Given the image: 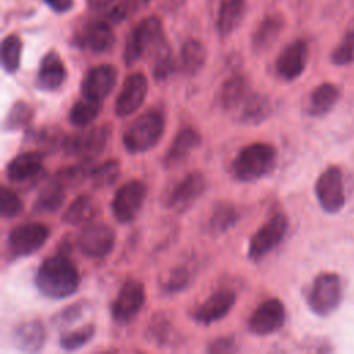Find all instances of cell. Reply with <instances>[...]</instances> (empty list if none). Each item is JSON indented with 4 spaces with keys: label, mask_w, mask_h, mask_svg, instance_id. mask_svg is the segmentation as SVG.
I'll return each instance as SVG.
<instances>
[{
    "label": "cell",
    "mask_w": 354,
    "mask_h": 354,
    "mask_svg": "<svg viewBox=\"0 0 354 354\" xmlns=\"http://www.w3.org/2000/svg\"><path fill=\"white\" fill-rule=\"evenodd\" d=\"M35 116L33 108L24 100L15 101L7 112V116L3 123L4 131H18L29 126Z\"/></svg>",
    "instance_id": "37"
},
{
    "label": "cell",
    "mask_w": 354,
    "mask_h": 354,
    "mask_svg": "<svg viewBox=\"0 0 354 354\" xmlns=\"http://www.w3.org/2000/svg\"><path fill=\"white\" fill-rule=\"evenodd\" d=\"M65 194L66 188L55 178H51L37 194L32 209L36 213H55L64 205Z\"/></svg>",
    "instance_id": "31"
},
{
    "label": "cell",
    "mask_w": 354,
    "mask_h": 354,
    "mask_svg": "<svg viewBox=\"0 0 354 354\" xmlns=\"http://www.w3.org/2000/svg\"><path fill=\"white\" fill-rule=\"evenodd\" d=\"M118 82V69L111 64L90 68L82 80V95L102 101L112 93Z\"/></svg>",
    "instance_id": "17"
},
{
    "label": "cell",
    "mask_w": 354,
    "mask_h": 354,
    "mask_svg": "<svg viewBox=\"0 0 354 354\" xmlns=\"http://www.w3.org/2000/svg\"><path fill=\"white\" fill-rule=\"evenodd\" d=\"M202 142V137L194 127L181 129L173 141L170 142L167 151L165 152L162 165L165 169H173L181 165Z\"/></svg>",
    "instance_id": "21"
},
{
    "label": "cell",
    "mask_w": 354,
    "mask_h": 354,
    "mask_svg": "<svg viewBox=\"0 0 354 354\" xmlns=\"http://www.w3.org/2000/svg\"><path fill=\"white\" fill-rule=\"evenodd\" d=\"M111 131L112 129L108 124H101L86 133L65 136L61 151L66 156H80V159L94 162V159L106 148L112 134Z\"/></svg>",
    "instance_id": "6"
},
{
    "label": "cell",
    "mask_w": 354,
    "mask_h": 354,
    "mask_svg": "<svg viewBox=\"0 0 354 354\" xmlns=\"http://www.w3.org/2000/svg\"><path fill=\"white\" fill-rule=\"evenodd\" d=\"M55 12H66L72 8L73 0H43Z\"/></svg>",
    "instance_id": "48"
},
{
    "label": "cell",
    "mask_w": 354,
    "mask_h": 354,
    "mask_svg": "<svg viewBox=\"0 0 354 354\" xmlns=\"http://www.w3.org/2000/svg\"><path fill=\"white\" fill-rule=\"evenodd\" d=\"M241 217L238 207L228 201H217L209 217V230L213 234H224L232 228Z\"/></svg>",
    "instance_id": "32"
},
{
    "label": "cell",
    "mask_w": 354,
    "mask_h": 354,
    "mask_svg": "<svg viewBox=\"0 0 354 354\" xmlns=\"http://www.w3.org/2000/svg\"><path fill=\"white\" fill-rule=\"evenodd\" d=\"M236 303V295L230 288L214 290L205 301L198 304L189 313L191 318L201 325H212L230 314Z\"/></svg>",
    "instance_id": "14"
},
{
    "label": "cell",
    "mask_w": 354,
    "mask_h": 354,
    "mask_svg": "<svg viewBox=\"0 0 354 354\" xmlns=\"http://www.w3.org/2000/svg\"><path fill=\"white\" fill-rule=\"evenodd\" d=\"M44 152L26 151L14 156L7 167L6 177L11 183H25L36 178L43 171Z\"/></svg>",
    "instance_id": "22"
},
{
    "label": "cell",
    "mask_w": 354,
    "mask_h": 354,
    "mask_svg": "<svg viewBox=\"0 0 354 354\" xmlns=\"http://www.w3.org/2000/svg\"><path fill=\"white\" fill-rule=\"evenodd\" d=\"M206 178L205 176L195 170L185 174L167 194L166 196V206L167 209L183 213L188 210L196 199L205 192L206 189Z\"/></svg>",
    "instance_id": "15"
},
{
    "label": "cell",
    "mask_w": 354,
    "mask_h": 354,
    "mask_svg": "<svg viewBox=\"0 0 354 354\" xmlns=\"http://www.w3.org/2000/svg\"><path fill=\"white\" fill-rule=\"evenodd\" d=\"M165 40L162 22L156 17L141 19L129 33L126 39L123 59L127 66L134 65L144 54L151 53Z\"/></svg>",
    "instance_id": "4"
},
{
    "label": "cell",
    "mask_w": 354,
    "mask_h": 354,
    "mask_svg": "<svg viewBox=\"0 0 354 354\" xmlns=\"http://www.w3.org/2000/svg\"><path fill=\"white\" fill-rule=\"evenodd\" d=\"M339 88L330 83H322L317 86L308 98L307 112L311 116H322L328 113L337 102Z\"/></svg>",
    "instance_id": "34"
},
{
    "label": "cell",
    "mask_w": 354,
    "mask_h": 354,
    "mask_svg": "<svg viewBox=\"0 0 354 354\" xmlns=\"http://www.w3.org/2000/svg\"><path fill=\"white\" fill-rule=\"evenodd\" d=\"M22 41L17 35H8L1 41V66L7 73H15L21 62Z\"/></svg>",
    "instance_id": "41"
},
{
    "label": "cell",
    "mask_w": 354,
    "mask_h": 354,
    "mask_svg": "<svg viewBox=\"0 0 354 354\" xmlns=\"http://www.w3.org/2000/svg\"><path fill=\"white\" fill-rule=\"evenodd\" d=\"M32 140H35L39 145H43L47 151L61 149L64 141V131L57 126H46L37 130L30 131Z\"/></svg>",
    "instance_id": "43"
},
{
    "label": "cell",
    "mask_w": 354,
    "mask_h": 354,
    "mask_svg": "<svg viewBox=\"0 0 354 354\" xmlns=\"http://www.w3.org/2000/svg\"><path fill=\"white\" fill-rule=\"evenodd\" d=\"M102 104H104L102 101L91 100L82 95V98L77 100L69 111V115H68L69 123L76 127H86L91 124L101 113Z\"/></svg>",
    "instance_id": "35"
},
{
    "label": "cell",
    "mask_w": 354,
    "mask_h": 354,
    "mask_svg": "<svg viewBox=\"0 0 354 354\" xmlns=\"http://www.w3.org/2000/svg\"><path fill=\"white\" fill-rule=\"evenodd\" d=\"M271 100L264 94L250 91L239 106L238 120L248 126H259L271 116Z\"/></svg>",
    "instance_id": "24"
},
{
    "label": "cell",
    "mask_w": 354,
    "mask_h": 354,
    "mask_svg": "<svg viewBox=\"0 0 354 354\" xmlns=\"http://www.w3.org/2000/svg\"><path fill=\"white\" fill-rule=\"evenodd\" d=\"M95 336V325L86 324L73 330H62L58 344L65 351H76L84 347Z\"/></svg>",
    "instance_id": "38"
},
{
    "label": "cell",
    "mask_w": 354,
    "mask_h": 354,
    "mask_svg": "<svg viewBox=\"0 0 354 354\" xmlns=\"http://www.w3.org/2000/svg\"><path fill=\"white\" fill-rule=\"evenodd\" d=\"M206 351L210 354H224V353H235L238 351V343L235 340V336L227 335V336H220L214 340H212Z\"/></svg>",
    "instance_id": "46"
},
{
    "label": "cell",
    "mask_w": 354,
    "mask_h": 354,
    "mask_svg": "<svg viewBox=\"0 0 354 354\" xmlns=\"http://www.w3.org/2000/svg\"><path fill=\"white\" fill-rule=\"evenodd\" d=\"M207 51L203 43L196 39H188L184 41L180 50L181 69L187 76H195L206 64Z\"/></svg>",
    "instance_id": "33"
},
{
    "label": "cell",
    "mask_w": 354,
    "mask_h": 354,
    "mask_svg": "<svg viewBox=\"0 0 354 354\" xmlns=\"http://www.w3.org/2000/svg\"><path fill=\"white\" fill-rule=\"evenodd\" d=\"M342 301V283L339 275L322 272L315 277L307 293V304L319 317L329 315Z\"/></svg>",
    "instance_id": "7"
},
{
    "label": "cell",
    "mask_w": 354,
    "mask_h": 354,
    "mask_svg": "<svg viewBox=\"0 0 354 354\" xmlns=\"http://www.w3.org/2000/svg\"><path fill=\"white\" fill-rule=\"evenodd\" d=\"M277 149L267 142L243 147L231 162V176L241 183H254L275 169Z\"/></svg>",
    "instance_id": "2"
},
{
    "label": "cell",
    "mask_w": 354,
    "mask_h": 354,
    "mask_svg": "<svg viewBox=\"0 0 354 354\" xmlns=\"http://www.w3.org/2000/svg\"><path fill=\"white\" fill-rule=\"evenodd\" d=\"M145 304V288L142 282L129 278L120 286L111 303V317L119 325H127L140 314Z\"/></svg>",
    "instance_id": "10"
},
{
    "label": "cell",
    "mask_w": 354,
    "mask_h": 354,
    "mask_svg": "<svg viewBox=\"0 0 354 354\" xmlns=\"http://www.w3.org/2000/svg\"><path fill=\"white\" fill-rule=\"evenodd\" d=\"M66 77L68 71L59 54L57 51H48L39 64L35 86L40 91H55L65 83Z\"/></svg>",
    "instance_id": "20"
},
{
    "label": "cell",
    "mask_w": 354,
    "mask_h": 354,
    "mask_svg": "<svg viewBox=\"0 0 354 354\" xmlns=\"http://www.w3.org/2000/svg\"><path fill=\"white\" fill-rule=\"evenodd\" d=\"M148 194L145 183L141 180H130L124 183L113 195L111 210L115 220L120 224L133 223L142 210Z\"/></svg>",
    "instance_id": "8"
},
{
    "label": "cell",
    "mask_w": 354,
    "mask_h": 354,
    "mask_svg": "<svg viewBox=\"0 0 354 354\" xmlns=\"http://www.w3.org/2000/svg\"><path fill=\"white\" fill-rule=\"evenodd\" d=\"M289 221L288 217L278 212L274 213L250 238L248 245V257L252 261H259L264 259L270 252H272L285 238Z\"/></svg>",
    "instance_id": "9"
},
{
    "label": "cell",
    "mask_w": 354,
    "mask_h": 354,
    "mask_svg": "<svg viewBox=\"0 0 354 354\" xmlns=\"http://www.w3.org/2000/svg\"><path fill=\"white\" fill-rule=\"evenodd\" d=\"M98 213V206L91 196L83 194L76 196L62 213L61 221L69 225L90 223Z\"/></svg>",
    "instance_id": "29"
},
{
    "label": "cell",
    "mask_w": 354,
    "mask_h": 354,
    "mask_svg": "<svg viewBox=\"0 0 354 354\" xmlns=\"http://www.w3.org/2000/svg\"><path fill=\"white\" fill-rule=\"evenodd\" d=\"M141 1H144V3H149L151 0H141Z\"/></svg>",
    "instance_id": "50"
},
{
    "label": "cell",
    "mask_w": 354,
    "mask_h": 354,
    "mask_svg": "<svg viewBox=\"0 0 354 354\" xmlns=\"http://www.w3.org/2000/svg\"><path fill=\"white\" fill-rule=\"evenodd\" d=\"M50 238V228L41 223H24L10 230L6 248L10 259H21L40 250Z\"/></svg>",
    "instance_id": "5"
},
{
    "label": "cell",
    "mask_w": 354,
    "mask_h": 354,
    "mask_svg": "<svg viewBox=\"0 0 354 354\" xmlns=\"http://www.w3.org/2000/svg\"><path fill=\"white\" fill-rule=\"evenodd\" d=\"M115 231L104 223H87L77 239L79 250L90 259H104L112 253L115 248Z\"/></svg>",
    "instance_id": "11"
},
{
    "label": "cell",
    "mask_w": 354,
    "mask_h": 354,
    "mask_svg": "<svg viewBox=\"0 0 354 354\" xmlns=\"http://www.w3.org/2000/svg\"><path fill=\"white\" fill-rule=\"evenodd\" d=\"M87 311H88V303L86 300L75 301V303L66 306L65 308H62L59 313H57L51 318V324L57 329L65 330L66 328L72 326L77 321L83 319L84 315L87 314Z\"/></svg>",
    "instance_id": "42"
},
{
    "label": "cell",
    "mask_w": 354,
    "mask_h": 354,
    "mask_svg": "<svg viewBox=\"0 0 354 354\" xmlns=\"http://www.w3.org/2000/svg\"><path fill=\"white\" fill-rule=\"evenodd\" d=\"M249 93L248 79L243 75L235 73L223 82L217 100L224 111H234L241 106Z\"/></svg>",
    "instance_id": "25"
},
{
    "label": "cell",
    "mask_w": 354,
    "mask_h": 354,
    "mask_svg": "<svg viewBox=\"0 0 354 354\" xmlns=\"http://www.w3.org/2000/svg\"><path fill=\"white\" fill-rule=\"evenodd\" d=\"M151 58L152 76L156 82H165L176 72V62L166 40H163L151 51Z\"/></svg>",
    "instance_id": "36"
},
{
    "label": "cell",
    "mask_w": 354,
    "mask_h": 354,
    "mask_svg": "<svg viewBox=\"0 0 354 354\" xmlns=\"http://www.w3.org/2000/svg\"><path fill=\"white\" fill-rule=\"evenodd\" d=\"M93 166L94 165L91 160L80 159V162L76 165L59 169L54 174L53 178H55L58 183H61L65 188H72V187L80 185L86 178H90Z\"/></svg>",
    "instance_id": "40"
},
{
    "label": "cell",
    "mask_w": 354,
    "mask_h": 354,
    "mask_svg": "<svg viewBox=\"0 0 354 354\" xmlns=\"http://www.w3.org/2000/svg\"><path fill=\"white\" fill-rule=\"evenodd\" d=\"M332 62L336 65H347L354 62V28L347 30L342 43L333 50Z\"/></svg>",
    "instance_id": "45"
},
{
    "label": "cell",
    "mask_w": 354,
    "mask_h": 354,
    "mask_svg": "<svg viewBox=\"0 0 354 354\" xmlns=\"http://www.w3.org/2000/svg\"><path fill=\"white\" fill-rule=\"evenodd\" d=\"M73 44L95 54L109 51L115 46V33L105 21H91L73 36Z\"/></svg>",
    "instance_id": "18"
},
{
    "label": "cell",
    "mask_w": 354,
    "mask_h": 354,
    "mask_svg": "<svg viewBox=\"0 0 354 354\" xmlns=\"http://www.w3.org/2000/svg\"><path fill=\"white\" fill-rule=\"evenodd\" d=\"M148 94V79L141 72L129 75L115 100V115L118 118H127L141 108Z\"/></svg>",
    "instance_id": "16"
},
{
    "label": "cell",
    "mask_w": 354,
    "mask_h": 354,
    "mask_svg": "<svg viewBox=\"0 0 354 354\" xmlns=\"http://www.w3.org/2000/svg\"><path fill=\"white\" fill-rule=\"evenodd\" d=\"M165 115L159 109H148L141 113L123 133L124 149L131 155L148 152L158 145L165 133Z\"/></svg>",
    "instance_id": "3"
},
{
    "label": "cell",
    "mask_w": 354,
    "mask_h": 354,
    "mask_svg": "<svg viewBox=\"0 0 354 354\" xmlns=\"http://www.w3.org/2000/svg\"><path fill=\"white\" fill-rule=\"evenodd\" d=\"M120 177V163L118 159H106L100 165H94L90 180L94 188H106L113 185Z\"/></svg>",
    "instance_id": "39"
},
{
    "label": "cell",
    "mask_w": 354,
    "mask_h": 354,
    "mask_svg": "<svg viewBox=\"0 0 354 354\" xmlns=\"http://www.w3.org/2000/svg\"><path fill=\"white\" fill-rule=\"evenodd\" d=\"M307 43L301 39H297L289 43L278 55L275 62L277 73L285 80H295L303 73L307 64Z\"/></svg>",
    "instance_id": "19"
},
{
    "label": "cell",
    "mask_w": 354,
    "mask_h": 354,
    "mask_svg": "<svg viewBox=\"0 0 354 354\" xmlns=\"http://www.w3.org/2000/svg\"><path fill=\"white\" fill-rule=\"evenodd\" d=\"M283 29V19L278 14L267 15L257 25L252 35V48L256 53H261L272 46Z\"/></svg>",
    "instance_id": "27"
},
{
    "label": "cell",
    "mask_w": 354,
    "mask_h": 354,
    "mask_svg": "<svg viewBox=\"0 0 354 354\" xmlns=\"http://www.w3.org/2000/svg\"><path fill=\"white\" fill-rule=\"evenodd\" d=\"M24 209V203L15 191L3 185L0 188V214L3 218H14Z\"/></svg>",
    "instance_id": "44"
},
{
    "label": "cell",
    "mask_w": 354,
    "mask_h": 354,
    "mask_svg": "<svg viewBox=\"0 0 354 354\" xmlns=\"http://www.w3.org/2000/svg\"><path fill=\"white\" fill-rule=\"evenodd\" d=\"M115 0H87V6L93 11H100L109 7Z\"/></svg>",
    "instance_id": "49"
},
{
    "label": "cell",
    "mask_w": 354,
    "mask_h": 354,
    "mask_svg": "<svg viewBox=\"0 0 354 354\" xmlns=\"http://www.w3.org/2000/svg\"><path fill=\"white\" fill-rule=\"evenodd\" d=\"M47 333L43 324L37 319L18 325L11 336L12 346L24 353H37L46 344Z\"/></svg>",
    "instance_id": "23"
},
{
    "label": "cell",
    "mask_w": 354,
    "mask_h": 354,
    "mask_svg": "<svg viewBox=\"0 0 354 354\" xmlns=\"http://www.w3.org/2000/svg\"><path fill=\"white\" fill-rule=\"evenodd\" d=\"M245 15V0H221L217 14V32L225 37L242 22Z\"/></svg>",
    "instance_id": "28"
},
{
    "label": "cell",
    "mask_w": 354,
    "mask_h": 354,
    "mask_svg": "<svg viewBox=\"0 0 354 354\" xmlns=\"http://www.w3.org/2000/svg\"><path fill=\"white\" fill-rule=\"evenodd\" d=\"M36 289L44 297L62 300L73 296L82 283V277L75 263L65 253L44 259L33 278Z\"/></svg>",
    "instance_id": "1"
},
{
    "label": "cell",
    "mask_w": 354,
    "mask_h": 354,
    "mask_svg": "<svg viewBox=\"0 0 354 354\" xmlns=\"http://www.w3.org/2000/svg\"><path fill=\"white\" fill-rule=\"evenodd\" d=\"M315 195L319 206L328 213H336L344 206V184L339 167L330 166L319 174L315 183Z\"/></svg>",
    "instance_id": "13"
},
{
    "label": "cell",
    "mask_w": 354,
    "mask_h": 354,
    "mask_svg": "<svg viewBox=\"0 0 354 354\" xmlns=\"http://www.w3.org/2000/svg\"><path fill=\"white\" fill-rule=\"evenodd\" d=\"M145 339L156 347H170L177 342V332L165 313H156L151 317L145 328Z\"/></svg>",
    "instance_id": "26"
},
{
    "label": "cell",
    "mask_w": 354,
    "mask_h": 354,
    "mask_svg": "<svg viewBox=\"0 0 354 354\" xmlns=\"http://www.w3.org/2000/svg\"><path fill=\"white\" fill-rule=\"evenodd\" d=\"M137 10V1L136 0H122L118 6H115L109 14L108 19L113 24H119L129 18L131 14H134Z\"/></svg>",
    "instance_id": "47"
},
{
    "label": "cell",
    "mask_w": 354,
    "mask_h": 354,
    "mask_svg": "<svg viewBox=\"0 0 354 354\" xmlns=\"http://www.w3.org/2000/svg\"><path fill=\"white\" fill-rule=\"evenodd\" d=\"M286 319L285 306L279 299H267L260 303L248 319V329L256 336H268L278 332Z\"/></svg>",
    "instance_id": "12"
},
{
    "label": "cell",
    "mask_w": 354,
    "mask_h": 354,
    "mask_svg": "<svg viewBox=\"0 0 354 354\" xmlns=\"http://www.w3.org/2000/svg\"><path fill=\"white\" fill-rule=\"evenodd\" d=\"M196 266L192 263H183L174 266L165 279L160 282V290L165 295H176L191 286L196 277Z\"/></svg>",
    "instance_id": "30"
}]
</instances>
